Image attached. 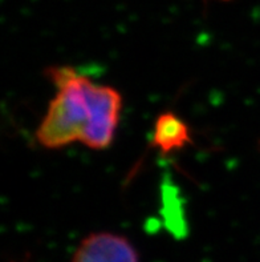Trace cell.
Returning <instances> with one entry per match:
<instances>
[{
    "instance_id": "1",
    "label": "cell",
    "mask_w": 260,
    "mask_h": 262,
    "mask_svg": "<svg viewBox=\"0 0 260 262\" xmlns=\"http://www.w3.org/2000/svg\"><path fill=\"white\" fill-rule=\"evenodd\" d=\"M46 75L56 96L36 130L40 145L60 149L79 141L94 150L112 145L122 110L119 91L93 83L70 67H53Z\"/></svg>"
},
{
    "instance_id": "2",
    "label": "cell",
    "mask_w": 260,
    "mask_h": 262,
    "mask_svg": "<svg viewBox=\"0 0 260 262\" xmlns=\"http://www.w3.org/2000/svg\"><path fill=\"white\" fill-rule=\"evenodd\" d=\"M72 262H139V256L126 237L112 232H97L81 241Z\"/></svg>"
},
{
    "instance_id": "3",
    "label": "cell",
    "mask_w": 260,
    "mask_h": 262,
    "mask_svg": "<svg viewBox=\"0 0 260 262\" xmlns=\"http://www.w3.org/2000/svg\"><path fill=\"white\" fill-rule=\"evenodd\" d=\"M190 128L181 117L174 112H163L155 120L152 144L162 155H170L190 144Z\"/></svg>"
}]
</instances>
